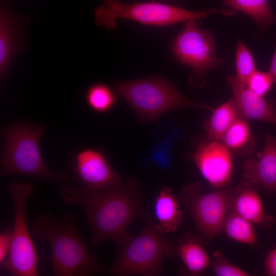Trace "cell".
<instances>
[{"label":"cell","instance_id":"30bf717a","mask_svg":"<svg viewBox=\"0 0 276 276\" xmlns=\"http://www.w3.org/2000/svg\"><path fill=\"white\" fill-rule=\"evenodd\" d=\"M70 168L74 181L87 189L106 191L122 185L120 176L107 158L95 150L86 149L77 153Z\"/></svg>","mask_w":276,"mask_h":276},{"label":"cell","instance_id":"7a4b0ae2","mask_svg":"<svg viewBox=\"0 0 276 276\" xmlns=\"http://www.w3.org/2000/svg\"><path fill=\"white\" fill-rule=\"evenodd\" d=\"M31 232L35 239L49 242L54 275L86 276L107 270L80 236L72 211L61 220L49 213L39 217Z\"/></svg>","mask_w":276,"mask_h":276},{"label":"cell","instance_id":"44dd1931","mask_svg":"<svg viewBox=\"0 0 276 276\" xmlns=\"http://www.w3.org/2000/svg\"><path fill=\"white\" fill-rule=\"evenodd\" d=\"M223 231L229 238L239 243L254 245L257 241L252 223L232 210L225 221Z\"/></svg>","mask_w":276,"mask_h":276},{"label":"cell","instance_id":"d4e9b609","mask_svg":"<svg viewBox=\"0 0 276 276\" xmlns=\"http://www.w3.org/2000/svg\"><path fill=\"white\" fill-rule=\"evenodd\" d=\"M274 85L268 73L255 71L248 78L246 85L254 93L264 96Z\"/></svg>","mask_w":276,"mask_h":276},{"label":"cell","instance_id":"ba28073f","mask_svg":"<svg viewBox=\"0 0 276 276\" xmlns=\"http://www.w3.org/2000/svg\"><path fill=\"white\" fill-rule=\"evenodd\" d=\"M234 191L219 189L203 193L196 183L181 189L180 199L192 215L198 231L205 238L214 237L223 231Z\"/></svg>","mask_w":276,"mask_h":276},{"label":"cell","instance_id":"7c38bea8","mask_svg":"<svg viewBox=\"0 0 276 276\" xmlns=\"http://www.w3.org/2000/svg\"><path fill=\"white\" fill-rule=\"evenodd\" d=\"M232 91V99L239 117L271 123L276 125V110L263 96L252 92L235 76L226 77Z\"/></svg>","mask_w":276,"mask_h":276},{"label":"cell","instance_id":"7402d4cb","mask_svg":"<svg viewBox=\"0 0 276 276\" xmlns=\"http://www.w3.org/2000/svg\"><path fill=\"white\" fill-rule=\"evenodd\" d=\"M85 100L91 110L98 113H104L113 107L116 97L109 86L100 83L93 84L87 89Z\"/></svg>","mask_w":276,"mask_h":276},{"label":"cell","instance_id":"d6986e66","mask_svg":"<svg viewBox=\"0 0 276 276\" xmlns=\"http://www.w3.org/2000/svg\"><path fill=\"white\" fill-rule=\"evenodd\" d=\"M221 141L231 153L246 156L254 151L255 139L250 126L244 119L238 117L228 128Z\"/></svg>","mask_w":276,"mask_h":276},{"label":"cell","instance_id":"6da1fadb","mask_svg":"<svg viewBox=\"0 0 276 276\" xmlns=\"http://www.w3.org/2000/svg\"><path fill=\"white\" fill-rule=\"evenodd\" d=\"M59 193L66 203L83 208L91 226L94 246L109 239L122 247L133 237L128 232L130 224L147 215L137 182L133 179L106 191L66 182L61 185Z\"/></svg>","mask_w":276,"mask_h":276},{"label":"cell","instance_id":"277c9868","mask_svg":"<svg viewBox=\"0 0 276 276\" xmlns=\"http://www.w3.org/2000/svg\"><path fill=\"white\" fill-rule=\"evenodd\" d=\"M120 248L116 261L107 270L111 275H158L163 273V258L177 257L176 244L156 228L151 215L138 235Z\"/></svg>","mask_w":276,"mask_h":276},{"label":"cell","instance_id":"603a6c76","mask_svg":"<svg viewBox=\"0 0 276 276\" xmlns=\"http://www.w3.org/2000/svg\"><path fill=\"white\" fill-rule=\"evenodd\" d=\"M235 66V77L246 84L248 78L256 71L255 63L250 51L241 40H238L236 44Z\"/></svg>","mask_w":276,"mask_h":276},{"label":"cell","instance_id":"3957f363","mask_svg":"<svg viewBox=\"0 0 276 276\" xmlns=\"http://www.w3.org/2000/svg\"><path fill=\"white\" fill-rule=\"evenodd\" d=\"M45 130L43 126L25 122L2 129L1 175H22L61 185L66 182L71 168L56 172L50 169L43 159L39 141Z\"/></svg>","mask_w":276,"mask_h":276},{"label":"cell","instance_id":"5b68a950","mask_svg":"<svg viewBox=\"0 0 276 276\" xmlns=\"http://www.w3.org/2000/svg\"><path fill=\"white\" fill-rule=\"evenodd\" d=\"M118 94L145 120H154L170 111L185 108H213L188 98L169 81L160 78L120 81Z\"/></svg>","mask_w":276,"mask_h":276},{"label":"cell","instance_id":"ffe728a7","mask_svg":"<svg viewBox=\"0 0 276 276\" xmlns=\"http://www.w3.org/2000/svg\"><path fill=\"white\" fill-rule=\"evenodd\" d=\"M238 117L232 99L213 109L210 118L203 124L207 138L221 141L225 132Z\"/></svg>","mask_w":276,"mask_h":276},{"label":"cell","instance_id":"5bb4252c","mask_svg":"<svg viewBox=\"0 0 276 276\" xmlns=\"http://www.w3.org/2000/svg\"><path fill=\"white\" fill-rule=\"evenodd\" d=\"M253 185L246 181L238 187L233 194L230 210L252 223L269 226L273 218L265 214L262 200Z\"/></svg>","mask_w":276,"mask_h":276},{"label":"cell","instance_id":"8992f818","mask_svg":"<svg viewBox=\"0 0 276 276\" xmlns=\"http://www.w3.org/2000/svg\"><path fill=\"white\" fill-rule=\"evenodd\" d=\"M212 8L193 11L154 1L123 3L120 0H103V4L94 12L95 22L108 29L116 28L117 19L131 20L144 25L164 26L204 19L216 11Z\"/></svg>","mask_w":276,"mask_h":276},{"label":"cell","instance_id":"52a82bcc","mask_svg":"<svg viewBox=\"0 0 276 276\" xmlns=\"http://www.w3.org/2000/svg\"><path fill=\"white\" fill-rule=\"evenodd\" d=\"M8 191L14 207V228L11 249L8 257L0 263L1 271H6L12 276H37L38 255L26 217L27 202L34 190L28 183L13 182Z\"/></svg>","mask_w":276,"mask_h":276},{"label":"cell","instance_id":"484cf974","mask_svg":"<svg viewBox=\"0 0 276 276\" xmlns=\"http://www.w3.org/2000/svg\"><path fill=\"white\" fill-rule=\"evenodd\" d=\"M13 229L3 230L0 233V263L9 255L12 244Z\"/></svg>","mask_w":276,"mask_h":276},{"label":"cell","instance_id":"2e32d148","mask_svg":"<svg viewBox=\"0 0 276 276\" xmlns=\"http://www.w3.org/2000/svg\"><path fill=\"white\" fill-rule=\"evenodd\" d=\"M18 26L13 15L2 7L0 13V75L3 76L18 50L20 41Z\"/></svg>","mask_w":276,"mask_h":276},{"label":"cell","instance_id":"cb8c5ba5","mask_svg":"<svg viewBox=\"0 0 276 276\" xmlns=\"http://www.w3.org/2000/svg\"><path fill=\"white\" fill-rule=\"evenodd\" d=\"M213 270L217 276H248L249 274L229 263L220 252L213 254Z\"/></svg>","mask_w":276,"mask_h":276},{"label":"cell","instance_id":"ac0fdd59","mask_svg":"<svg viewBox=\"0 0 276 276\" xmlns=\"http://www.w3.org/2000/svg\"><path fill=\"white\" fill-rule=\"evenodd\" d=\"M176 246L177 256L191 275H199L209 266V257L197 238L186 234Z\"/></svg>","mask_w":276,"mask_h":276},{"label":"cell","instance_id":"9a60e30c","mask_svg":"<svg viewBox=\"0 0 276 276\" xmlns=\"http://www.w3.org/2000/svg\"><path fill=\"white\" fill-rule=\"evenodd\" d=\"M154 212L157 220L156 228L165 234L176 231L182 220L178 199L170 187L165 186L156 196Z\"/></svg>","mask_w":276,"mask_h":276},{"label":"cell","instance_id":"9c48e42d","mask_svg":"<svg viewBox=\"0 0 276 276\" xmlns=\"http://www.w3.org/2000/svg\"><path fill=\"white\" fill-rule=\"evenodd\" d=\"M196 21L186 22L169 47L175 60L189 67L193 76L200 78L210 70L221 66L224 61L217 56L211 32L201 28Z\"/></svg>","mask_w":276,"mask_h":276},{"label":"cell","instance_id":"83f0119b","mask_svg":"<svg viewBox=\"0 0 276 276\" xmlns=\"http://www.w3.org/2000/svg\"><path fill=\"white\" fill-rule=\"evenodd\" d=\"M268 74L271 77L273 84H276V48L269 66Z\"/></svg>","mask_w":276,"mask_h":276},{"label":"cell","instance_id":"8fae6325","mask_svg":"<svg viewBox=\"0 0 276 276\" xmlns=\"http://www.w3.org/2000/svg\"><path fill=\"white\" fill-rule=\"evenodd\" d=\"M192 159L211 186L219 189L229 185L233 171L232 153L220 140L208 139L200 143Z\"/></svg>","mask_w":276,"mask_h":276},{"label":"cell","instance_id":"e0dca14e","mask_svg":"<svg viewBox=\"0 0 276 276\" xmlns=\"http://www.w3.org/2000/svg\"><path fill=\"white\" fill-rule=\"evenodd\" d=\"M221 11L227 15L241 11L262 28L276 23V15L268 0H224Z\"/></svg>","mask_w":276,"mask_h":276},{"label":"cell","instance_id":"4fadbf2b","mask_svg":"<svg viewBox=\"0 0 276 276\" xmlns=\"http://www.w3.org/2000/svg\"><path fill=\"white\" fill-rule=\"evenodd\" d=\"M243 176L251 183L270 192H276V139L267 134L263 150L255 158L246 159Z\"/></svg>","mask_w":276,"mask_h":276},{"label":"cell","instance_id":"4316f807","mask_svg":"<svg viewBox=\"0 0 276 276\" xmlns=\"http://www.w3.org/2000/svg\"><path fill=\"white\" fill-rule=\"evenodd\" d=\"M265 271L271 276H276V248L267 255L265 262Z\"/></svg>","mask_w":276,"mask_h":276}]
</instances>
